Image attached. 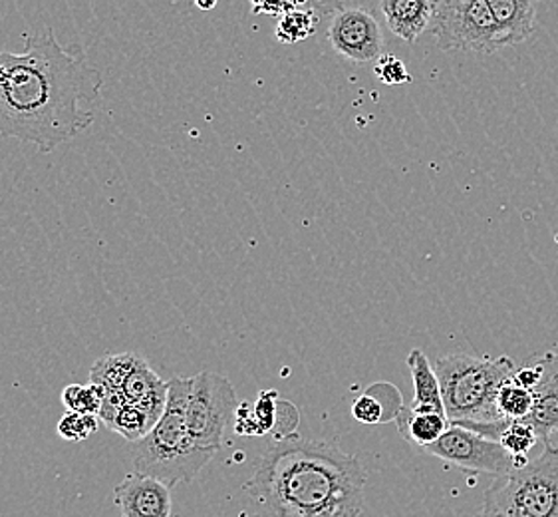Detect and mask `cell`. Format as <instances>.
I'll use <instances>...</instances> for the list:
<instances>
[{
    "mask_svg": "<svg viewBox=\"0 0 558 517\" xmlns=\"http://www.w3.org/2000/svg\"><path fill=\"white\" fill-rule=\"evenodd\" d=\"M217 2H219V0H195V4H197L202 11H211V9L217 7Z\"/></svg>",
    "mask_w": 558,
    "mask_h": 517,
    "instance_id": "4316f807",
    "label": "cell"
},
{
    "mask_svg": "<svg viewBox=\"0 0 558 517\" xmlns=\"http://www.w3.org/2000/svg\"><path fill=\"white\" fill-rule=\"evenodd\" d=\"M116 504L122 517H171L169 485L137 472L116 485Z\"/></svg>",
    "mask_w": 558,
    "mask_h": 517,
    "instance_id": "8fae6325",
    "label": "cell"
},
{
    "mask_svg": "<svg viewBox=\"0 0 558 517\" xmlns=\"http://www.w3.org/2000/svg\"><path fill=\"white\" fill-rule=\"evenodd\" d=\"M541 381L533 393V412L526 422L535 428L536 436L547 446L558 432V354L547 352L536 359Z\"/></svg>",
    "mask_w": 558,
    "mask_h": 517,
    "instance_id": "7c38bea8",
    "label": "cell"
},
{
    "mask_svg": "<svg viewBox=\"0 0 558 517\" xmlns=\"http://www.w3.org/2000/svg\"><path fill=\"white\" fill-rule=\"evenodd\" d=\"M62 402L72 412L98 417L104 402V393L98 384H70L62 390Z\"/></svg>",
    "mask_w": 558,
    "mask_h": 517,
    "instance_id": "44dd1931",
    "label": "cell"
},
{
    "mask_svg": "<svg viewBox=\"0 0 558 517\" xmlns=\"http://www.w3.org/2000/svg\"><path fill=\"white\" fill-rule=\"evenodd\" d=\"M328 40L350 62H376L384 50V36L376 16L362 7L338 9L328 24Z\"/></svg>",
    "mask_w": 558,
    "mask_h": 517,
    "instance_id": "30bf717a",
    "label": "cell"
},
{
    "mask_svg": "<svg viewBox=\"0 0 558 517\" xmlns=\"http://www.w3.org/2000/svg\"><path fill=\"white\" fill-rule=\"evenodd\" d=\"M98 430V417L94 414H80V412H68L58 422V434L60 438L68 442H82L88 440Z\"/></svg>",
    "mask_w": 558,
    "mask_h": 517,
    "instance_id": "603a6c76",
    "label": "cell"
},
{
    "mask_svg": "<svg viewBox=\"0 0 558 517\" xmlns=\"http://www.w3.org/2000/svg\"><path fill=\"white\" fill-rule=\"evenodd\" d=\"M239 408L235 388L223 374L199 372L191 378L187 422L191 434L203 448L219 452L225 430Z\"/></svg>",
    "mask_w": 558,
    "mask_h": 517,
    "instance_id": "ba28073f",
    "label": "cell"
},
{
    "mask_svg": "<svg viewBox=\"0 0 558 517\" xmlns=\"http://www.w3.org/2000/svg\"><path fill=\"white\" fill-rule=\"evenodd\" d=\"M513 458H526L529 452L533 450L538 442L535 428L531 426L526 420H509L499 434L497 440Z\"/></svg>",
    "mask_w": 558,
    "mask_h": 517,
    "instance_id": "ffe728a7",
    "label": "cell"
},
{
    "mask_svg": "<svg viewBox=\"0 0 558 517\" xmlns=\"http://www.w3.org/2000/svg\"><path fill=\"white\" fill-rule=\"evenodd\" d=\"M432 31L441 50L492 55L507 46L487 0H441Z\"/></svg>",
    "mask_w": 558,
    "mask_h": 517,
    "instance_id": "52a82bcc",
    "label": "cell"
},
{
    "mask_svg": "<svg viewBox=\"0 0 558 517\" xmlns=\"http://www.w3.org/2000/svg\"><path fill=\"white\" fill-rule=\"evenodd\" d=\"M253 12L257 14H287L299 9L306 0H251Z\"/></svg>",
    "mask_w": 558,
    "mask_h": 517,
    "instance_id": "d4e9b609",
    "label": "cell"
},
{
    "mask_svg": "<svg viewBox=\"0 0 558 517\" xmlns=\"http://www.w3.org/2000/svg\"><path fill=\"white\" fill-rule=\"evenodd\" d=\"M190 393L191 378H171L163 414L146 438L135 446V472L156 478L169 488L193 482L217 454L203 448L191 434L187 422Z\"/></svg>",
    "mask_w": 558,
    "mask_h": 517,
    "instance_id": "3957f363",
    "label": "cell"
},
{
    "mask_svg": "<svg viewBox=\"0 0 558 517\" xmlns=\"http://www.w3.org/2000/svg\"><path fill=\"white\" fill-rule=\"evenodd\" d=\"M408 369L412 372L413 381V400L410 408L420 412L429 410V412L446 414L439 378L436 371L432 369L429 359L425 357L424 350L415 349L410 352Z\"/></svg>",
    "mask_w": 558,
    "mask_h": 517,
    "instance_id": "2e32d148",
    "label": "cell"
},
{
    "mask_svg": "<svg viewBox=\"0 0 558 517\" xmlns=\"http://www.w3.org/2000/svg\"><path fill=\"white\" fill-rule=\"evenodd\" d=\"M374 72H376V76L384 84H390V86H398V84H403V82H410V74H408V68L403 64L400 58L396 57V55H381L378 60H376V67H374Z\"/></svg>",
    "mask_w": 558,
    "mask_h": 517,
    "instance_id": "cb8c5ba5",
    "label": "cell"
},
{
    "mask_svg": "<svg viewBox=\"0 0 558 517\" xmlns=\"http://www.w3.org/2000/svg\"><path fill=\"white\" fill-rule=\"evenodd\" d=\"M100 70L58 45L54 31L26 38L24 52L0 50V135L50 154L94 124Z\"/></svg>",
    "mask_w": 558,
    "mask_h": 517,
    "instance_id": "6da1fadb",
    "label": "cell"
},
{
    "mask_svg": "<svg viewBox=\"0 0 558 517\" xmlns=\"http://www.w3.org/2000/svg\"><path fill=\"white\" fill-rule=\"evenodd\" d=\"M400 436L410 442L415 448H429L437 440L446 434L449 428V420L441 412H429V410H412L410 406H403L400 417L396 420Z\"/></svg>",
    "mask_w": 558,
    "mask_h": 517,
    "instance_id": "e0dca14e",
    "label": "cell"
},
{
    "mask_svg": "<svg viewBox=\"0 0 558 517\" xmlns=\"http://www.w3.org/2000/svg\"><path fill=\"white\" fill-rule=\"evenodd\" d=\"M427 454L439 460L453 464L461 470L471 472L492 473L502 478L514 470V458L502 450L501 444L495 440L485 438L470 428L449 424L446 434L425 448Z\"/></svg>",
    "mask_w": 558,
    "mask_h": 517,
    "instance_id": "9c48e42d",
    "label": "cell"
},
{
    "mask_svg": "<svg viewBox=\"0 0 558 517\" xmlns=\"http://www.w3.org/2000/svg\"><path fill=\"white\" fill-rule=\"evenodd\" d=\"M517 366L509 357L481 359L471 354H449L436 362L441 398L449 424L459 422H502L497 394L513 381Z\"/></svg>",
    "mask_w": 558,
    "mask_h": 517,
    "instance_id": "277c9868",
    "label": "cell"
},
{
    "mask_svg": "<svg viewBox=\"0 0 558 517\" xmlns=\"http://www.w3.org/2000/svg\"><path fill=\"white\" fill-rule=\"evenodd\" d=\"M306 2H311V4L318 7V9H326V7H332V4H336L338 0H306Z\"/></svg>",
    "mask_w": 558,
    "mask_h": 517,
    "instance_id": "83f0119b",
    "label": "cell"
},
{
    "mask_svg": "<svg viewBox=\"0 0 558 517\" xmlns=\"http://www.w3.org/2000/svg\"><path fill=\"white\" fill-rule=\"evenodd\" d=\"M441 0H380L388 28L405 43H415L434 23Z\"/></svg>",
    "mask_w": 558,
    "mask_h": 517,
    "instance_id": "4fadbf2b",
    "label": "cell"
},
{
    "mask_svg": "<svg viewBox=\"0 0 558 517\" xmlns=\"http://www.w3.org/2000/svg\"><path fill=\"white\" fill-rule=\"evenodd\" d=\"M314 28H316L314 12L294 9V11L282 14L275 34H277L279 43H282V45H294V43H301V40H306L308 36H313Z\"/></svg>",
    "mask_w": 558,
    "mask_h": 517,
    "instance_id": "7402d4cb",
    "label": "cell"
},
{
    "mask_svg": "<svg viewBox=\"0 0 558 517\" xmlns=\"http://www.w3.org/2000/svg\"><path fill=\"white\" fill-rule=\"evenodd\" d=\"M475 517H497V516H493V514H489V512H485V509H481L480 514H477V516Z\"/></svg>",
    "mask_w": 558,
    "mask_h": 517,
    "instance_id": "f1b7e54d",
    "label": "cell"
},
{
    "mask_svg": "<svg viewBox=\"0 0 558 517\" xmlns=\"http://www.w3.org/2000/svg\"><path fill=\"white\" fill-rule=\"evenodd\" d=\"M538 381H541V371H538L536 364L523 366V369H519L517 374H514V383L519 384V386H523L526 390H533L536 384H538Z\"/></svg>",
    "mask_w": 558,
    "mask_h": 517,
    "instance_id": "484cf974",
    "label": "cell"
},
{
    "mask_svg": "<svg viewBox=\"0 0 558 517\" xmlns=\"http://www.w3.org/2000/svg\"><path fill=\"white\" fill-rule=\"evenodd\" d=\"M402 410V394L390 383L372 384L352 402V417L362 424L396 422Z\"/></svg>",
    "mask_w": 558,
    "mask_h": 517,
    "instance_id": "5bb4252c",
    "label": "cell"
},
{
    "mask_svg": "<svg viewBox=\"0 0 558 517\" xmlns=\"http://www.w3.org/2000/svg\"><path fill=\"white\" fill-rule=\"evenodd\" d=\"M538 0H487L507 46L521 45L535 33Z\"/></svg>",
    "mask_w": 558,
    "mask_h": 517,
    "instance_id": "9a60e30c",
    "label": "cell"
},
{
    "mask_svg": "<svg viewBox=\"0 0 558 517\" xmlns=\"http://www.w3.org/2000/svg\"><path fill=\"white\" fill-rule=\"evenodd\" d=\"M497 517H558V448L547 444L535 460L499 478L483 507Z\"/></svg>",
    "mask_w": 558,
    "mask_h": 517,
    "instance_id": "5b68a950",
    "label": "cell"
},
{
    "mask_svg": "<svg viewBox=\"0 0 558 517\" xmlns=\"http://www.w3.org/2000/svg\"><path fill=\"white\" fill-rule=\"evenodd\" d=\"M279 396L275 390L258 396L257 405H239L236 408V434L255 438L265 436L279 424Z\"/></svg>",
    "mask_w": 558,
    "mask_h": 517,
    "instance_id": "ac0fdd59",
    "label": "cell"
},
{
    "mask_svg": "<svg viewBox=\"0 0 558 517\" xmlns=\"http://www.w3.org/2000/svg\"><path fill=\"white\" fill-rule=\"evenodd\" d=\"M366 480L335 444L287 436L260 454L245 492L257 517H360Z\"/></svg>",
    "mask_w": 558,
    "mask_h": 517,
    "instance_id": "7a4b0ae2",
    "label": "cell"
},
{
    "mask_svg": "<svg viewBox=\"0 0 558 517\" xmlns=\"http://www.w3.org/2000/svg\"><path fill=\"white\" fill-rule=\"evenodd\" d=\"M89 383L98 384L104 393L98 417L122 406H135L157 422L166 410L168 383L135 352H120L98 360L89 371Z\"/></svg>",
    "mask_w": 558,
    "mask_h": 517,
    "instance_id": "8992f818",
    "label": "cell"
},
{
    "mask_svg": "<svg viewBox=\"0 0 558 517\" xmlns=\"http://www.w3.org/2000/svg\"><path fill=\"white\" fill-rule=\"evenodd\" d=\"M533 393L513 381L502 384L497 394V410L505 420H526L533 412Z\"/></svg>",
    "mask_w": 558,
    "mask_h": 517,
    "instance_id": "d6986e66",
    "label": "cell"
}]
</instances>
